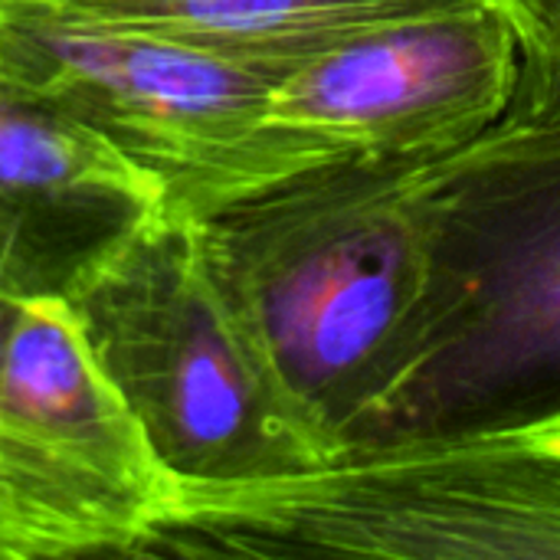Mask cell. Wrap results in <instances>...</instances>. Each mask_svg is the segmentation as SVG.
Wrapping results in <instances>:
<instances>
[{"instance_id": "cell-1", "label": "cell", "mask_w": 560, "mask_h": 560, "mask_svg": "<svg viewBox=\"0 0 560 560\" xmlns=\"http://www.w3.org/2000/svg\"><path fill=\"white\" fill-rule=\"evenodd\" d=\"M420 164L341 158L184 220L243 338L328 459L407 358L427 279Z\"/></svg>"}, {"instance_id": "cell-2", "label": "cell", "mask_w": 560, "mask_h": 560, "mask_svg": "<svg viewBox=\"0 0 560 560\" xmlns=\"http://www.w3.org/2000/svg\"><path fill=\"white\" fill-rule=\"evenodd\" d=\"M427 279L377 450L560 423V121H499L417 171Z\"/></svg>"}, {"instance_id": "cell-3", "label": "cell", "mask_w": 560, "mask_h": 560, "mask_svg": "<svg viewBox=\"0 0 560 560\" xmlns=\"http://www.w3.org/2000/svg\"><path fill=\"white\" fill-rule=\"evenodd\" d=\"M138 558L560 560V423L348 450L240 486L171 482Z\"/></svg>"}, {"instance_id": "cell-4", "label": "cell", "mask_w": 560, "mask_h": 560, "mask_svg": "<svg viewBox=\"0 0 560 560\" xmlns=\"http://www.w3.org/2000/svg\"><path fill=\"white\" fill-rule=\"evenodd\" d=\"M69 305L171 482L240 486L328 463L210 282L190 223L144 226Z\"/></svg>"}, {"instance_id": "cell-5", "label": "cell", "mask_w": 560, "mask_h": 560, "mask_svg": "<svg viewBox=\"0 0 560 560\" xmlns=\"http://www.w3.org/2000/svg\"><path fill=\"white\" fill-rule=\"evenodd\" d=\"M0 72L115 148L174 220L341 161L269 125L279 79L92 23L59 0H0Z\"/></svg>"}, {"instance_id": "cell-6", "label": "cell", "mask_w": 560, "mask_h": 560, "mask_svg": "<svg viewBox=\"0 0 560 560\" xmlns=\"http://www.w3.org/2000/svg\"><path fill=\"white\" fill-rule=\"evenodd\" d=\"M522 30L505 0H463L364 30L269 98V125L328 158L433 161L515 98Z\"/></svg>"}, {"instance_id": "cell-7", "label": "cell", "mask_w": 560, "mask_h": 560, "mask_svg": "<svg viewBox=\"0 0 560 560\" xmlns=\"http://www.w3.org/2000/svg\"><path fill=\"white\" fill-rule=\"evenodd\" d=\"M161 217L138 167L0 72V302H69Z\"/></svg>"}, {"instance_id": "cell-8", "label": "cell", "mask_w": 560, "mask_h": 560, "mask_svg": "<svg viewBox=\"0 0 560 560\" xmlns=\"http://www.w3.org/2000/svg\"><path fill=\"white\" fill-rule=\"evenodd\" d=\"M0 427L121 505L148 535L171 479L69 302H0Z\"/></svg>"}, {"instance_id": "cell-9", "label": "cell", "mask_w": 560, "mask_h": 560, "mask_svg": "<svg viewBox=\"0 0 560 560\" xmlns=\"http://www.w3.org/2000/svg\"><path fill=\"white\" fill-rule=\"evenodd\" d=\"M112 26L161 36L285 79L381 23L463 0H59Z\"/></svg>"}, {"instance_id": "cell-10", "label": "cell", "mask_w": 560, "mask_h": 560, "mask_svg": "<svg viewBox=\"0 0 560 560\" xmlns=\"http://www.w3.org/2000/svg\"><path fill=\"white\" fill-rule=\"evenodd\" d=\"M144 528L0 427V560L138 558Z\"/></svg>"}, {"instance_id": "cell-11", "label": "cell", "mask_w": 560, "mask_h": 560, "mask_svg": "<svg viewBox=\"0 0 560 560\" xmlns=\"http://www.w3.org/2000/svg\"><path fill=\"white\" fill-rule=\"evenodd\" d=\"M502 121L558 125L560 121V20L522 46L515 98Z\"/></svg>"}, {"instance_id": "cell-12", "label": "cell", "mask_w": 560, "mask_h": 560, "mask_svg": "<svg viewBox=\"0 0 560 560\" xmlns=\"http://www.w3.org/2000/svg\"><path fill=\"white\" fill-rule=\"evenodd\" d=\"M509 7L522 30V46L560 20V0H509Z\"/></svg>"}, {"instance_id": "cell-13", "label": "cell", "mask_w": 560, "mask_h": 560, "mask_svg": "<svg viewBox=\"0 0 560 560\" xmlns=\"http://www.w3.org/2000/svg\"><path fill=\"white\" fill-rule=\"evenodd\" d=\"M505 3H509V0H505Z\"/></svg>"}]
</instances>
